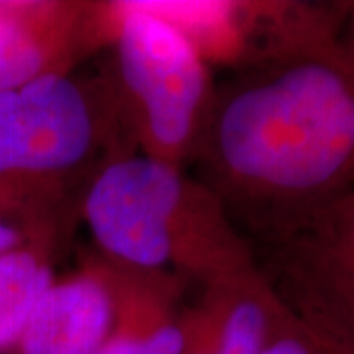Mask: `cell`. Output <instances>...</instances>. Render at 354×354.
<instances>
[{"label": "cell", "mask_w": 354, "mask_h": 354, "mask_svg": "<svg viewBox=\"0 0 354 354\" xmlns=\"http://www.w3.org/2000/svg\"><path fill=\"white\" fill-rule=\"evenodd\" d=\"M230 225L270 239L354 165V75L329 55L244 67L213 85L189 158Z\"/></svg>", "instance_id": "1"}, {"label": "cell", "mask_w": 354, "mask_h": 354, "mask_svg": "<svg viewBox=\"0 0 354 354\" xmlns=\"http://www.w3.org/2000/svg\"><path fill=\"white\" fill-rule=\"evenodd\" d=\"M95 244L140 276L193 279L207 290L254 272L252 256L213 193L148 153L106 164L81 203Z\"/></svg>", "instance_id": "2"}, {"label": "cell", "mask_w": 354, "mask_h": 354, "mask_svg": "<svg viewBox=\"0 0 354 354\" xmlns=\"http://www.w3.org/2000/svg\"><path fill=\"white\" fill-rule=\"evenodd\" d=\"M142 153L185 167L213 83L195 39L148 4L118 10L106 83Z\"/></svg>", "instance_id": "3"}, {"label": "cell", "mask_w": 354, "mask_h": 354, "mask_svg": "<svg viewBox=\"0 0 354 354\" xmlns=\"http://www.w3.org/2000/svg\"><path fill=\"white\" fill-rule=\"evenodd\" d=\"M116 288L99 274L55 279L14 354H99L120 323Z\"/></svg>", "instance_id": "4"}, {"label": "cell", "mask_w": 354, "mask_h": 354, "mask_svg": "<svg viewBox=\"0 0 354 354\" xmlns=\"http://www.w3.org/2000/svg\"><path fill=\"white\" fill-rule=\"evenodd\" d=\"M274 315V299L258 279L209 291L205 305L187 319L185 354H260Z\"/></svg>", "instance_id": "5"}, {"label": "cell", "mask_w": 354, "mask_h": 354, "mask_svg": "<svg viewBox=\"0 0 354 354\" xmlns=\"http://www.w3.org/2000/svg\"><path fill=\"white\" fill-rule=\"evenodd\" d=\"M67 8L50 2H0V93L62 71Z\"/></svg>", "instance_id": "6"}, {"label": "cell", "mask_w": 354, "mask_h": 354, "mask_svg": "<svg viewBox=\"0 0 354 354\" xmlns=\"http://www.w3.org/2000/svg\"><path fill=\"white\" fill-rule=\"evenodd\" d=\"M53 281L48 246L28 239L0 252V354H14Z\"/></svg>", "instance_id": "7"}, {"label": "cell", "mask_w": 354, "mask_h": 354, "mask_svg": "<svg viewBox=\"0 0 354 354\" xmlns=\"http://www.w3.org/2000/svg\"><path fill=\"white\" fill-rule=\"evenodd\" d=\"M20 124L16 91L0 93V221L22 230Z\"/></svg>", "instance_id": "8"}, {"label": "cell", "mask_w": 354, "mask_h": 354, "mask_svg": "<svg viewBox=\"0 0 354 354\" xmlns=\"http://www.w3.org/2000/svg\"><path fill=\"white\" fill-rule=\"evenodd\" d=\"M187 341V321L162 319L150 327H138L128 325L120 315L114 335L99 354H185Z\"/></svg>", "instance_id": "9"}, {"label": "cell", "mask_w": 354, "mask_h": 354, "mask_svg": "<svg viewBox=\"0 0 354 354\" xmlns=\"http://www.w3.org/2000/svg\"><path fill=\"white\" fill-rule=\"evenodd\" d=\"M24 241H28V236L22 230H18V228L4 223V221H0V252L10 250V248L22 244Z\"/></svg>", "instance_id": "10"}, {"label": "cell", "mask_w": 354, "mask_h": 354, "mask_svg": "<svg viewBox=\"0 0 354 354\" xmlns=\"http://www.w3.org/2000/svg\"><path fill=\"white\" fill-rule=\"evenodd\" d=\"M344 241L348 244V248L354 250V211L348 213L346 221H344Z\"/></svg>", "instance_id": "11"}]
</instances>
